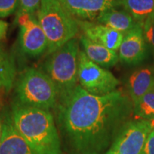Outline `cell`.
Instances as JSON below:
<instances>
[{
    "instance_id": "obj_1",
    "label": "cell",
    "mask_w": 154,
    "mask_h": 154,
    "mask_svg": "<svg viewBox=\"0 0 154 154\" xmlns=\"http://www.w3.org/2000/svg\"><path fill=\"white\" fill-rule=\"evenodd\" d=\"M132 106L128 96L118 90L96 96L77 86L54 109L64 153H103L112 146Z\"/></svg>"
},
{
    "instance_id": "obj_2",
    "label": "cell",
    "mask_w": 154,
    "mask_h": 154,
    "mask_svg": "<svg viewBox=\"0 0 154 154\" xmlns=\"http://www.w3.org/2000/svg\"><path fill=\"white\" fill-rule=\"evenodd\" d=\"M11 114L17 130L36 153H61L60 136L51 111L13 103Z\"/></svg>"
},
{
    "instance_id": "obj_3",
    "label": "cell",
    "mask_w": 154,
    "mask_h": 154,
    "mask_svg": "<svg viewBox=\"0 0 154 154\" xmlns=\"http://www.w3.org/2000/svg\"><path fill=\"white\" fill-rule=\"evenodd\" d=\"M15 84L14 103L17 104L47 111L57 106L59 101L57 88L42 70L26 69Z\"/></svg>"
},
{
    "instance_id": "obj_4",
    "label": "cell",
    "mask_w": 154,
    "mask_h": 154,
    "mask_svg": "<svg viewBox=\"0 0 154 154\" xmlns=\"http://www.w3.org/2000/svg\"><path fill=\"white\" fill-rule=\"evenodd\" d=\"M79 43L74 38L50 54L42 66V71L57 88L58 102L68 96L79 85Z\"/></svg>"
},
{
    "instance_id": "obj_5",
    "label": "cell",
    "mask_w": 154,
    "mask_h": 154,
    "mask_svg": "<svg viewBox=\"0 0 154 154\" xmlns=\"http://www.w3.org/2000/svg\"><path fill=\"white\" fill-rule=\"evenodd\" d=\"M36 15L47 38V55L74 38L79 31L77 21L63 9L59 0H42Z\"/></svg>"
},
{
    "instance_id": "obj_6",
    "label": "cell",
    "mask_w": 154,
    "mask_h": 154,
    "mask_svg": "<svg viewBox=\"0 0 154 154\" xmlns=\"http://www.w3.org/2000/svg\"><path fill=\"white\" fill-rule=\"evenodd\" d=\"M78 82L85 91L96 96L116 91L120 84L112 73L90 60L83 50L79 55Z\"/></svg>"
},
{
    "instance_id": "obj_7",
    "label": "cell",
    "mask_w": 154,
    "mask_h": 154,
    "mask_svg": "<svg viewBox=\"0 0 154 154\" xmlns=\"http://www.w3.org/2000/svg\"><path fill=\"white\" fill-rule=\"evenodd\" d=\"M153 128L151 120L127 121L119 129L111 149L116 154H141Z\"/></svg>"
},
{
    "instance_id": "obj_8",
    "label": "cell",
    "mask_w": 154,
    "mask_h": 154,
    "mask_svg": "<svg viewBox=\"0 0 154 154\" xmlns=\"http://www.w3.org/2000/svg\"><path fill=\"white\" fill-rule=\"evenodd\" d=\"M16 21L19 26V43L23 52L37 57L47 51V38L38 23L36 13L17 10Z\"/></svg>"
},
{
    "instance_id": "obj_9",
    "label": "cell",
    "mask_w": 154,
    "mask_h": 154,
    "mask_svg": "<svg viewBox=\"0 0 154 154\" xmlns=\"http://www.w3.org/2000/svg\"><path fill=\"white\" fill-rule=\"evenodd\" d=\"M76 20L95 22L104 11L118 7V0H59Z\"/></svg>"
},
{
    "instance_id": "obj_10",
    "label": "cell",
    "mask_w": 154,
    "mask_h": 154,
    "mask_svg": "<svg viewBox=\"0 0 154 154\" xmlns=\"http://www.w3.org/2000/svg\"><path fill=\"white\" fill-rule=\"evenodd\" d=\"M118 54L119 61L129 65L138 64L146 59L147 45L141 25L138 24L124 34Z\"/></svg>"
},
{
    "instance_id": "obj_11",
    "label": "cell",
    "mask_w": 154,
    "mask_h": 154,
    "mask_svg": "<svg viewBox=\"0 0 154 154\" xmlns=\"http://www.w3.org/2000/svg\"><path fill=\"white\" fill-rule=\"evenodd\" d=\"M83 35L91 41L118 51L124 34L96 22L76 20Z\"/></svg>"
},
{
    "instance_id": "obj_12",
    "label": "cell",
    "mask_w": 154,
    "mask_h": 154,
    "mask_svg": "<svg viewBox=\"0 0 154 154\" xmlns=\"http://www.w3.org/2000/svg\"><path fill=\"white\" fill-rule=\"evenodd\" d=\"M0 154H37L15 127L9 113H3Z\"/></svg>"
},
{
    "instance_id": "obj_13",
    "label": "cell",
    "mask_w": 154,
    "mask_h": 154,
    "mask_svg": "<svg viewBox=\"0 0 154 154\" xmlns=\"http://www.w3.org/2000/svg\"><path fill=\"white\" fill-rule=\"evenodd\" d=\"M80 44L83 51L90 60L103 68L108 69L114 66L119 61L117 51L91 41L82 34L80 36Z\"/></svg>"
},
{
    "instance_id": "obj_14",
    "label": "cell",
    "mask_w": 154,
    "mask_h": 154,
    "mask_svg": "<svg viewBox=\"0 0 154 154\" xmlns=\"http://www.w3.org/2000/svg\"><path fill=\"white\" fill-rule=\"evenodd\" d=\"M127 88L134 104L144 94L154 88V67H143L133 72L128 77Z\"/></svg>"
},
{
    "instance_id": "obj_15",
    "label": "cell",
    "mask_w": 154,
    "mask_h": 154,
    "mask_svg": "<svg viewBox=\"0 0 154 154\" xmlns=\"http://www.w3.org/2000/svg\"><path fill=\"white\" fill-rule=\"evenodd\" d=\"M95 22L105 25L123 34H126L138 24H140L127 11L117 10L116 8L102 13Z\"/></svg>"
},
{
    "instance_id": "obj_16",
    "label": "cell",
    "mask_w": 154,
    "mask_h": 154,
    "mask_svg": "<svg viewBox=\"0 0 154 154\" xmlns=\"http://www.w3.org/2000/svg\"><path fill=\"white\" fill-rule=\"evenodd\" d=\"M118 6H121L141 26L154 13V0H118Z\"/></svg>"
},
{
    "instance_id": "obj_17",
    "label": "cell",
    "mask_w": 154,
    "mask_h": 154,
    "mask_svg": "<svg viewBox=\"0 0 154 154\" xmlns=\"http://www.w3.org/2000/svg\"><path fill=\"white\" fill-rule=\"evenodd\" d=\"M16 66L12 57L0 47V88L9 92L15 84Z\"/></svg>"
},
{
    "instance_id": "obj_18",
    "label": "cell",
    "mask_w": 154,
    "mask_h": 154,
    "mask_svg": "<svg viewBox=\"0 0 154 154\" xmlns=\"http://www.w3.org/2000/svg\"><path fill=\"white\" fill-rule=\"evenodd\" d=\"M133 112L138 119L154 120V88L133 104Z\"/></svg>"
},
{
    "instance_id": "obj_19",
    "label": "cell",
    "mask_w": 154,
    "mask_h": 154,
    "mask_svg": "<svg viewBox=\"0 0 154 154\" xmlns=\"http://www.w3.org/2000/svg\"><path fill=\"white\" fill-rule=\"evenodd\" d=\"M142 28L146 44L151 50L154 60V13L146 19Z\"/></svg>"
},
{
    "instance_id": "obj_20",
    "label": "cell",
    "mask_w": 154,
    "mask_h": 154,
    "mask_svg": "<svg viewBox=\"0 0 154 154\" xmlns=\"http://www.w3.org/2000/svg\"><path fill=\"white\" fill-rule=\"evenodd\" d=\"M19 0H0V18H6L18 9Z\"/></svg>"
},
{
    "instance_id": "obj_21",
    "label": "cell",
    "mask_w": 154,
    "mask_h": 154,
    "mask_svg": "<svg viewBox=\"0 0 154 154\" xmlns=\"http://www.w3.org/2000/svg\"><path fill=\"white\" fill-rule=\"evenodd\" d=\"M41 2L42 0H19L18 10L35 14L39 9Z\"/></svg>"
},
{
    "instance_id": "obj_22",
    "label": "cell",
    "mask_w": 154,
    "mask_h": 154,
    "mask_svg": "<svg viewBox=\"0 0 154 154\" xmlns=\"http://www.w3.org/2000/svg\"><path fill=\"white\" fill-rule=\"evenodd\" d=\"M141 154H154V128L148 136Z\"/></svg>"
},
{
    "instance_id": "obj_23",
    "label": "cell",
    "mask_w": 154,
    "mask_h": 154,
    "mask_svg": "<svg viewBox=\"0 0 154 154\" xmlns=\"http://www.w3.org/2000/svg\"><path fill=\"white\" fill-rule=\"evenodd\" d=\"M8 27V23L0 19V41H2L6 38Z\"/></svg>"
},
{
    "instance_id": "obj_24",
    "label": "cell",
    "mask_w": 154,
    "mask_h": 154,
    "mask_svg": "<svg viewBox=\"0 0 154 154\" xmlns=\"http://www.w3.org/2000/svg\"><path fill=\"white\" fill-rule=\"evenodd\" d=\"M3 113H0V143H1L2 134V127H3Z\"/></svg>"
},
{
    "instance_id": "obj_25",
    "label": "cell",
    "mask_w": 154,
    "mask_h": 154,
    "mask_svg": "<svg viewBox=\"0 0 154 154\" xmlns=\"http://www.w3.org/2000/svg\"><path fill=\"white\" fill-rule=\"evenodd\" d=\"M105 154H116V153L114 151H112V150H111V149H109V151H108L106 152V153Z\"/></svg>"
},
{
    "instance_id": "obj_26",
    "label": "cell",
    "mask_w": 154,
    "mask_h": 154,
    "mask_svg": "<svg viewBox=\"0 0 154 154\" xmlns=\"http://www.w3.org/2000/svg\"><path fill=\"white\" fill-rule=\"evenodd\" d=\"M0 113H1V105H0Z\"/></svg>"
},
{
    "instance_id": "obj_27",
    "label": "cell",
    "mask_w": 154,
    "mask_h": 154,
    "mask_svg": "<svg viewBox=\"0 0 154 154\" xmlns=\"http://www.w3.org/2000/svg\"><path fill=\"white\" fill-rule=\"evenodd\" d=\"M61 154H65V153H61Z\"/></svg>"
},
{
    "instance_id": "obj_28",
    "label": "cell",
    "mask_w": 154,
    "mask_h": 154,
    "mask_svg": "<svg viewBox=\"0 0 154 154\" xmlns=\"http://www.w3.org/2000/svg\"><path fill=\"white\" fill-rule=\"evenodd\" d=\"M0 90H1V88H0Z\"/></svg>"
}]
</instances>
